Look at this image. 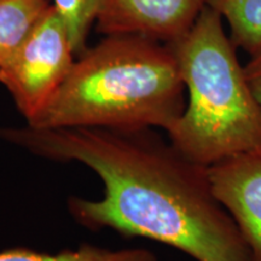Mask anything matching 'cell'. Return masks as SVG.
Segmentation results:
<instances>
[{
    "label": "cell",
    "mask_w": 261,
    "mask_h": 261,
    "mask_svg": "<svg viewBox=\"0 0 261 261\" xmlns=\"http://www.w3.org/2000/svg\"><path fill=\"white\" fill-rule=\"evenodd\" d=\"M167 45L188 92L184 112L166 130L171 144L203 166L260 149L261 108L223 17L205 5L194 25Z\"/></svg>",
    "instance_id": "3"
},
{
    "label": "cell",
    "mask_w": 261,
    "mask_h": 261,
    "mask_svg": "<svg viewBox=\"0 0 261 261\" xmlns=\"http://www.w3.org/2000/svg\"><path fill=\"white\" fill-rule=\"evenodd\" d=\"M51 3L0 0V65L14 54Z\"/></svg>",
    "instance_id": "8"
},
{
    "label": "cell",
    "mask_w": 261,
    "mask_h": 261,
    "mask_svg": "<svg viewBox=\"0 0 261 261\" xmlns=\"http://www.w3.org/2000/svg\"><path fill=\"white\" fill-rule=\"evenodd\" d=\"M207 0H102L96 29L107 35H140L172 42L184 35Z\"/></svg>",
    "instance_id": "5"
},
{
    "label": "cell",
    "mask_w": 261,
    "mask_h": 261,
    "mask_svg": "<svg viewBox=\"0 0 261 261\" xmlns=\"http://www.w3.org/2000/svg\"><path fill=\"white\" fill-rule=\"evenodd\" d=\"M207 6L226 19L234 46L250 56L261 50V0H207Z\"/></svg>",
    "instance_id": "7"
},
{
    "label": "cell",
    "mask_w": 261,
    "mask_h": 261,
    "mask_svg": "<svg viewBox=\"0 0 261 261\" xmlns=\"http://www.w3.org/2000/svg\"><path fill=\"white\" fill-rule=\"evenodd\" d=\"M246 80L254 98L261 108V50L243 67Z\"/></svg>",
    "instance_id": "11"
},
{
    "label": "cell",
    "mask_w": 261,
    "mask_h": 261,
    "mask_svg": "<svg viewBox=\"0 0 261 261\" xmlns=\"http://www.w3.org/2000/svg\"><path fill=\"white\" fill-rule=\"evenodd\" d=\"M212 189L230 213L249 248L261 261V148L208 166Z\"/></svg>",
    "instance_id": "6"
},
{
    "label": "cell",
    "mask_w": 261,
    "mask_h": 261,
    "mask_svg": "<svg viewBox=\"0 0 261 261\" xmlns=\"http://www.w3.org/2000/svg\"><path fill=\"white\" fill-rule=\"evenodd\" d=\"M172 48L140 35H107L76 57L35 128L109 127L167 130L187 106Z\"/></svg>",
    "instance_id": "2"
},
{
    "label": "cell",
    "mask_w": 261,
    "mask_h": 261,
    "mask_svg": "<svg viewBox=\"0 0 261 261\" xmlns=\"http://www.w3.org/2000/svg\"><path fill=\"white\" fill-rule=\"evenodd\" d=\"M0 139L96 173L103 197L69 201L85 227L158 241L197 261H252L237 224L215 197L208 166L185 158L154 128L0 126Z\"/></svg>",
    "instance_id": "1"
},
{
    "label": "cell",
    "mask_w": 261,
    "mask_h": 261,
    "mask_svg": "<svg viewBox=\"0 0 261 261\" xmlns=\"http://www.w3.org/2000/svg\"><path fill=\"white\" fill-rule=\"evenodd\" d=\"M76 60L63 16L48 5L24 40L0 65V83L31 122L47 106Z\"/></svg>",
    "instance_id": "4"
},
{
    "label": "cell",
    "mask_w": 261,
    "mask_h": 261,
    "mask_svg": "<svg viewBox=\"0 0 261 261\" xmlns=\"http://www.w3.org/2000/svg\"><path fill=\"white\" fill-rule=\"evenodd\" d=\"M102 0H54L69 31L76 57L86 50L87 35L96 23Z\"/></svg>",
    "instance_id": "10"
},
{
    "label": "cell",
    "mask_w": 261,
    "mask_h": 261,
    "mask_svg": "<svg viewBox=\"0 0 261 261\" xmlns=\"http://www.w3.org/2000/svg\"><path fill=\"white\" fill-rule=\"evenodd\" d=\"M0 261H156V257L145 249L110 250L85 244L75 250L57 254L15 248L0 253Z\"/></svg>",
    "instance_id": "9"
}]
</instances>
